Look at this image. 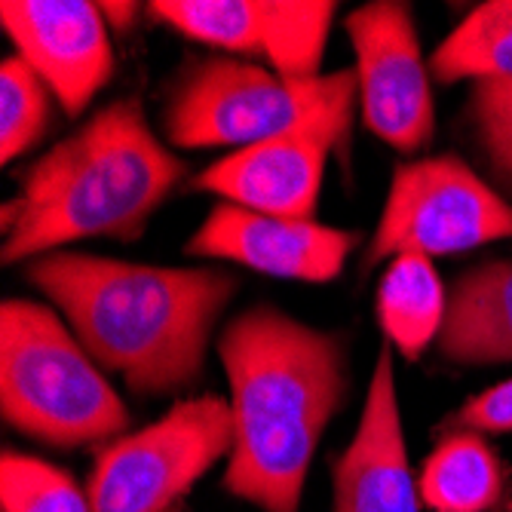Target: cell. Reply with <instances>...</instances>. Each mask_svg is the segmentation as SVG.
<instances>
[{"mask_svg": "<svg viewBox=\"0 0 512 512\" xmlns=\"http://www.w3.org/2000/svg\"><path fill=\"white\" fill-rule=\"evenodd\" d=\"M215 353L234 414L221 488L258 512H301L319 442L350 393L347 338L255 304L221 325Z\"/></svg>", "mask_w": 512, "mask_h": 512, "instance_id": "obj_1", "label": "cell"}, {"mask_svg": "<svg viewBox=\"0 0 512 512\" xmlns=\"http://www.w3.org/2000/svg\"><path fill=\"white\" fill-rule=\"evenodd\" d=\"M86 353L135 396L191 390L206 371L215 329L240 292L218 267H157L89 252H50L25 264Z\"/></svg>", "mask_w": 512, "mask_h": 512, "instance_id": "obj_2", "label": "cell"}, {"mask_svg": "<svg viewBox=\"0 0 512 512\" xmlns=\"http://www.w3.org/2000/svg\"><path fill=\"white\" fill-rule=\"evenodd\" d=\"M188 178L135 96L108 102L65 135L0 209L4 264L34 261L83 240L135 243Z\"/></svg>", "mask_w": 512, "mask_h": 512, "instance_id": "obj_3", "label": "cell"}, {"mask_svg": "<svg viewBox=\"0 0 512 512\" xmlns=\"http://www.w3.org/2000/svg\"><path fill=\"white\" fill-rule=\"evenodd\" d=\"M50 304L7 298L0 307V414L59 451L105 448L126 436L132 414Z\"/></svg>", "mask_w": 512, "mask_h": 512, "instance_id": "obj_4", "label": "cell"}, {"mask_svg": "<svg viewBox=\"0 0 512 512\" xmlns=\"http://www.w3.org/2000/svg\"><path fill=\"white\" fill-rule=\"evenodd\" d=\"M356 105V71L286 80L249 59L212 56L175 77L160 123L181 151H237L298 129H329L350 142Z\"/></svg>", "mask_w": 512, "mask_h": 512, "instance_id": "obj_5", "label": "cell"}, {"mask_svg": "<svg viewBox=\"0 0 512 512\" xmlns=\"http://www.w3.org/2000/svg\"><path fill=\"white\" fill-rule=\"evenodd\" d=\"M234 451V414L224 396L178 399L157 421L96 451L86 491L96 512H172Z\"/></svg>", "mask_w": 512, "mask_h": 512, "instance_id": "obj_6", "label": "cell"}, {"mask_svg": "<svg viewBox=\"0 0 512 512\" xmlns=\"http://www.w3.org/2000/svg\"><path fill=\"white\" fill-rule=\"evenodd\" d=\"M512 240V203L457 154L414 157L393 169L362 270L399 255L448 258Z\"/></svg>", "mask_w": 512, "mask_h": 512, "instance_id": "obj_7", "label": "cell"}, {"mask_svg": "<svg viewBox=\"0 0 512 512\" xmlns=\"http://www.w3.org/2000/svg\"><path fill=\"white\" fill-rule=\"evenodd\" d=\"M365 129L405 157H417L436 132L433 74L414 13L402 0H371L347 16Z\"/></svg>", "mask_w": 512, "mask_h": 512, "instance_id": "obj_8", "label": "cell"}, {"mask_svg": "<svg viewBox=\"0 0 512 512\" xmlns=\"http://www.w3.org/2000/svg\"><path fill=\"white\" fill-rule=\"evenodd\" d=\"M359 246L362 234L353 227H332L316 218H273L218 200L184 243V252L191 258L234 261L295 283H332Z\"/></svg>", "mask_w": 512, "mask_h": 512, "instance_id": "obj_9", "label": "cell"}, {"mask_svg": "<svg viewBox=\"0 0 512 512\" xmlns=\"http://www.w3.org/2000/svg\"><path fill=\"white\" fill-rule=\"evenodd\" d=\"M0 25L22 56L53 89L56 102L83 114L114 77L111 31L89 0H4Z\"/></svg>", "mask_w": 512, "mask_h": 512, "instance_id": "obj_10", "label": "cell"}, {"mask_svg": "<svg viewBox=\"0 0 512 512\" xmlns=\"http://www.w3.org/2000/svg\"><path fill=\"white\" fill-rule=\"evenodd\" d=\"M399 411L393 347L378 350L359 424L332 463V512H421Z\"/></svg>", "mask_w": 512, "mask_h": 512, "instance_id": "obj_11", "label": "cell"}, {"mask_svg": "<svg viewBox=\"0 0 512 512\" xmlns=\"http://www.w3.org/2000/svg\"><path fill=\"white\" fill-rule=\"evenodd\" d=\"M335 148L347 151V142L329 129L286 132L209 163L191 188L258 215L307 221L316 218L325 163Z\"/></svg>", "mask_w": 512, "mask_h": 512, "instance_id": "obj_12", "label": "cell"}, {"mask_svg": "<svg viewBox=\"0 0 512 512\" xmlns=\"http://www.w3.org/2000/svg\"><path fill=\"white\" fill-rule=\"evenodd\" d=\"M436 353L451 365L512 362V258L479 261L454 276Z\"/></svg>", "mask_w": 512, "mask_h": 512, "instance_id": "obj_13", "label": "cell"}, {"mask_svg": "<svg viewBox=\"0 0 512 512\" xmlns=\"http://www.w3.org/2000/svg\"><path fill=\"white\" fill-rule=\"evenodd\" d=\"M417 491L430 512H512V467L491 436L439 430L417 473Z\"/></svg>", "mask_w": 512, "mask_h": 512, "instance_id": "obj_14", "label": "cell"}, {"mask_svg": "<svg viewBox=\"0 0 512 512\" xmlns=\"http://www.w3.org/2000/svg\"><path fill=\"white\" fill-rule=\"evenodd\" d=\"M448 313V286L424 255H399L387 261L378 279L375 316L393 350L405 359H421L436 341Z\"/></svg>", "mask_w": 512, "mask_h": 512, "instance_id": "obj_15", "label": "cell"}, {"mask_svg": "<svg viewBox=\"0 0 512 512\" xmlns=\"http://www.w3.org/2000/svg\"><path fill=\"white\" fill-rule=\"evenodd\" d=\"M430 74L442 86L512 80V0L479 4L430 56Z\"/></svg>", "mask_w": 512, "mask_h": 512, "instance_id": "obj_16", "label": "cell"}, {"mask_svg": "<svg viewBox=\"0 0 512 512\" xmlns=\"http://www.w3.org/2000/svg\"><path fill=\"white\" fill-rule=\"evenodd\" d=\"M338 4L332 0H261V59L286 80L322 77V56Z\"/></svg>", "mask_w": 512, "mask_h": 512, "instance_id": "obj_17", "label": "cell"}, {"mask_svg": "<svg viewBox=\"0 0 512 512\" xmlns=\"http://www.w3.org/2000/svg\"><path fill=\"white\" fill-rule=\"evenodd\" d=\"M148 13L224 56L261 59V0H157Z\"/></svg>", "mask_w": 512, "mask_h": 512, "instance_id": "obj_18", "label": "cell"}, {"mask_svg": "<svg viewBox=\"0 0 512 512\" xmlns=\"http://www.w3.org/2000/svg\"><path fill=\"white\" fill-rule=\"evenodd\" d=\"M53 89L22 59L0 62V163L25 157L53 123Z\"/></svg>", "mask_w": 512, "mask_h": 512, "instance_id": "obj_19", "label": "cell"}, {"mask_svg": "<svg viewBox=\"0 0 512 512\" xmlns=\"http://www.w3.org/2000/svg\"><path fill=\"white\" fill-rule=\"evenodd\" d=\"M4 512H96L86 485L37 454L4 451L0 460Z\"/></svg>", "mask_w": 512, "mask_h": 512, "instance_id": "obj_20", "label": "cell"}, {"mask_svg": "<svg viewBox=\"0 0 512 512\" xmlns=\"http://www.w3.org/2000/svg\"><path fill=\"white\" fill-rule=\"evenodd\" d=\"M467 126L488 172L512 191V80L470 83Z\"/></svg>", "mask_w": 512, "mask_h": 512, "instance_id": "obj_21", "label": "cell"}, {"mask_svg": "<svg viewBox=\"0 0 512 512\" xmlns=\"http://www.w3.org/2000/svg\"><path fill=\"white\" fill-rule=\"evenodd\" d=\"M439 430H476L485 436L512 433V378L460 402L451 414H445Z\"/></svg>", "mask_w": 512, "mask_h": 512, "instance_id": "obj_22", "label": "cell"}, {"mask_svg": "<svg viewBox=\"0 0 512 512\" xmlns=\"http://www.w3.org/2000/svg\"><path fill=\"white\" fill-rule=\"evenodd\" d=\"M102 7V16L108 22V28H117V34L129 31L132 22L138 19V13H142V7L138 4H99Z\"/></svg>", "mask_w": 512, "mask_h": 512, "instance_id": "obj_23", "label": "cell"}, {"mask_svg": "<svg viewBox=\"0 0 512 512\" xmlns=\"http://www.w3.org/2000/svg\"><path fill=\"white\" fill-rule=\"evenodd\" d=\"M172 512H181V509H172Z\"/></svg>", "mask_w": 512, "mask_h": 512, "instance_id": "obj_24", "label": "cell"}]
</instances>
